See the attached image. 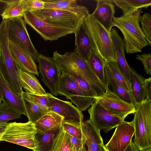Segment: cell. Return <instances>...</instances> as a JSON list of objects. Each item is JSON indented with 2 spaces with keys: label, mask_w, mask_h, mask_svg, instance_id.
Instances as JSON below:
<instances>
[{
  "label": "cell",
  "mask_w": 151,
  "mask_h": 151,
  "mask_svg": "<svg viewBox=\"0 0 151 151\" xmlns=\"http://www.w3.org/2000/svg\"><path fill=\"white\" fill-rule=\"evenodd\" d=\"M85 142L84 143L82 146L79 149L78 151H87L85 147Z\"/></svg>",
  "instance_id": "bcb514c9"
},
{
  "label": "cell",
  "mask_w": 151,
  "mask_h": 151,
  "mask_svg": "<svg viewBox=\"0 0 151 151\" xmlns=\"http://www.w3.org/2000/svg\"><path fill=\"white\" fill-rule=\"evenodd\" d=\"M63 119L51 111L46 113L34 125L37 131L44 132L54 128L62 127Z\"/></svg>",
  "instance_id": "cb8c5ba5"
},
{
  "label": "cell",
  "mask_w": 151,
  "mask_h": 151,
  "mask_svg": "<svg viewBox=\"0 0 151 151\" xmlns=\"http://www.w3.org/2000/svg\"><path fill=\"white\" fill-rule=\"evenodd\" d=\"M62 128L55 127L44 132L37 131L35 136L37 147L33 151H49Z\"/></svg>",
  "instance_id": "603a6c76"
},
{
  "label": "cell",
  "mask_w": 151,
  "mask_h": 151,
  "mask_svg": "<svg viewBox=\"0 0 151 151\" xmlns=\"http://www.w3.org/2000/svg\"><path fill=\"white\" fill-rule=\"evenodd\" d=\"M9 37L24 48L36 60L40 54L31 41L22 17L9 19Z\"/></svg>",
  "instance_id": "7c38bea8"
},
{
  "label": "cell",
  "mask_w": 151,
  "mask_h": 151,
  "mask_svg": "<svg viewBox=\"0 0 151 151\" xmlns=\"http://www.w3.org/2000/svg\"><path fill=\"white\" fill-rule=\"evenodd\" d=\"M9 41L12 58L19 68L39 76L37 65L31 54L15 41L10 39Z\"/></svg>",
  "instance_id": "9a60e30c"
},
{
  "label": "cell",
  "mask_w": 151,
  "mask_h": 151,
  "mask_svg": "<svg viewBox=\"0 0 151 151\" xmlns=\"http://www.w3.org/2000/svg\"><path fill=\"white\" fill-rule=\"evenodd\" d=\"M99 151H108L105 147L103 143L100 145Z\"/></svg>",
  "instance_id": "f6af8a7d"
},
{
  "label": "cell",
  "mask_w": 151,
  "mask_h": 151,
  "mask_svg": "<svg viewBox=\"0 0 151 151\" xmlns=\"http://www.w3.org/2000/svg\"><path fill=\"white\" fill-rule=\"evenodd\" d=\"M96 9L92 13L96 20L110 33L113 26V20L115 12L114 4L104 0H96Z\"/></svg>",
  "instance_id": "ffe728a7"
},
{
  "label": "cell",
  "mask_w": 151,
  "mask_h": 151,
  "mask_svg": "<svg viewBox=\"0 0 151 151\" xmlns=\"http://www.w3.org/2000/svg\"><path fill=\"white\" fill-rule=\"evenodd\" d=\"M44 9L68 12L85 19L89 14L87 8L78 5L76 0H43Z\"/></svg>",
  "instance_id": "ac0fdd59"
},
{
  "label": "cell",
  "mask_w": 151,
  "mask_h": 151,
  "mask_svg": "<svg viewBox=\"0 0 151 151\" xmlns=\"http://www.w3.org/2000/svg\"><path fill=\"white\" fill-rule=\"evenodd\" d=\"M81 128L86 138L88 151H99L100 145L103 143L100 131L89 120L82 122Z\"/></svg>",
  "instance_id": "44dd1931"
},
{
  "label": "cell",
  "mask_w": 151,
  "mask_h": 151,
  "mask_svg": "<svg viewBox=\"0 0 151 151\" xmlns=\"http://www.w3.org/2000/svg\"><path fill=\"white\" fill-rule=\"evenodd\" d=\"M37 130L34 125L26 123H9L0 137V141H5L18 145L34 150L37 147L35 138Z\"/></svg>",
  "instance_id": "5b68a950"
},
{
  "label": "cell",
  "mask_w": 151,
  "mask_h": 151,
  "mask_svg": "<svg viewBox=\"0 0 151 151\" xmlns=\"http://www.w3.org/2000/svg\"><path fill=\"white\" fill-rule=\"evenodd\" d=\"M105 90L102 95L95 97V102L123 120L129 114L135 113V106L120 98L109 88L107 84Z\"/></svg>",
  "instance_id": "30bf717a"
},
{
  "label": "cell",
  "mask_w": 151,
  "mask_h": 151,
  "mask_svg": "<svg viewBox=\"0 0 151 151\" xmlns=\"http://www.w3.org/2000/svg\"><path fill=\"white\" fill-rule=\"evenodd\" d=\"M104 71L106 84L111 86L113 92L123 101L128 103L133 104L135 107L137 103L132 96L127 92L116 80L105 64Z\"/></svg>",
  "instance_id": "484cf974"
},
{
  "label": "cell",
  "mask_w": 151,
  "mask_h": 151,
  "mask_svg": "<svg viewBox=\"0 0 151 151\" xmlns=\"http://www.w3.org/2000/svg\"><path fill=\"white\" fill-rule=\"evenodd\" d=\"M36 61L42 82L53 95L58 96V86L61 73L59 67L53 58L40 54Z\"/></svg>",
  "instance_id": "9c48e42d"
},
{
  "label": "cell",
  "mask_w": 151,
  "mask_h": 151,
  "mask_svg": "<svg viewBox=\"0 0 151 151\" xmlns=\"http://www.w3.org/2000/svg\"><path fill=\"white\" fill-rule=\"evenodd\" d=\"M7 4L4 0H0V16H1Z\"/></svg>",
  "instance_id": "7bdbcfd3"
},
{
  "label": "cell",
  "mask_w": 151,
  "mask_h": 151,
  "mask_svg": "<svg viewBox=\"0 0 151 151\" xmlns=\"http://www.w3.org/2000/svg\"><path fill=\"white\" fill-rule=\"evenodd\" d=\"M50 111L63 117V122L81 127L83 115L82 111L70 102L60 100L47 93Z\"/></svg>",
  "instance_id": "8fae6325"
},
{
  "label": "cell",
  "mask_w": 151,
  "mask_h": 151,
  "mask_svg": "<svg viewBox=\"0 0 151 151\" xmlns=\"http://www.w3.org/2000/svg\"><path fill=\"white\" fill-rule=\"evenodd\" d=\"M23 17L26 23L32 27L45 41L57 40L62 37L75 32L72 29L50 24L40 18L32 12L25 11Z\"/></svg>",
  "instance_id": "ba28073f"
},
{
  "label": "cell",
  "mask_w": 151,
  "mask_h": 151,
  "mask_svg": "<svg viewBox=\"0 0 151 151\" xmlns=\"http://www.w3.org/2000/svg\"><path fill=\"white\" fill-rule=\"evenodd\" d=\"M74 34L75 37L74 51L87 61L91 50L95 48L89 37L84 20Z\"/></svg>",
  "instance_id": "d6986e66"
},
{
  "label": "cell",
  "mask_w": 151,
  "mask_h": 151,
  "mask_svg": "<svg viewBox=\"0 0 151 151\" xmlns=\"http://www.w3.org/2000/svg\"><path fill=\"white\" fill-rule=\"evenodd\" d=\"M4 0L7 5L1 16L2 19H11L23 17L26 10L22 0Z\"/></svg>",
  "instance_id": "f1b7e54d"
},
{
  "label": "cell",
  "mask_w": 151,
  "mask_h": 151,
  "mask_svg": "<svg viewBox=\"0 0 151 151\" xmlns=\"http://www.w3.org/2000/svg\"><path fill=\"white\" fill-rule=\"evenodd\" d=\"M114 3L122 11L123 14L135 9L147 8L151 5V0H105Z\"/></svg>",
  "instance_id": "f546056e"
},
{
  "label": "cell",
  "mask_w": 151,
  "mask_h": 151,
  "mask_svg": "<svg viewBox=\"0 0 151 151\" xmlns=\"http://www.w3.org/2000/svg\"><path fill=\"white\" fill-rule=\"evenodd\" d=\"M28 94L45 112L47 113L51 111L47 94L42 95Z\"/></svg>",
  "instance_id": "8d00e7d4"
},
{
  "label": "cell",
  "mask_w": 151,
  "mask_h": 151,
  "mask_svg": "<svg viewBox=\"0 0 151 151\" xmlns=\"http://www.w3.org/2000/svg\"><path fill=\"white\" fill-rule=\"evenodd\" d=\"M104 64L109 68L116 80L125 90L133 96L130 85L120 69L116 62L111 60H104Z\"/></svg>",
  "instance_id": "4dcf8cb0"
},
{
  "label": "cell",
  "mask_w": 151,
  "mask_h": 151,
  "mask_svg": "<svg viewBox=\"0 0 151 151\" xmlns=\"http://www.w3.org/2000/svg\"><path fill=\"white\" fill-rule=\"evenodd\" d=\"M134 134L132 122L124 120L116 127L110 140L104 145L108 151H124L132 141Z\"/></svg>",
  "instance_id": "5bb4252c"
},
{
  "label": "cell",
  "mask_w": 151,
  "mask_h": 151,
  "mask_svg": "<svg viewBox=\"0 0 151 151\" xmlns=\"http://www.w3.org/2000/svg\"><path fill=\"white\" fill-rule=\"evenodd\" d=\"M133 120L134 143L139 151L151 147V102L147 98L137 104Z\"/></svg>",
  "instance_id": "3957f363"
},
{
  "label": "cell",
  "mask_w": 151,
  "mask_h": 151,
  "mask_svg": "<svg viewBox=\"0 0 151 151\" xmlns=\"http://www.w3.org/2000/svg\"><path fill=\"white\" fill-rule=\"evenodd\" d=\"M8 123L6 122H0V135L1 136L4 132Z\"/></svg>",
  "instance_id": "ee69618b"
},
{
  "label": "cell",
  "mask_w": 151,
  "mask_h": 151,
  "mask_svg": "<svg viewBox=\"0 0 151 151\" xmlns=\"http://www.w3.org/2000/svg\"><path fill=\"white\" fill-rule=\"evenodd\" d=\"M84 22L95 49L104 60L116 62L110 33L96 20L92 13L85 18Z\"/></svg>",
  "instance_id": "277c9868"
},
{
  "label": "cell",
  "mask_w": 151,
  "mask_h": 151,
  "mask_svg": "<svg viewBox=\"0 0 151 151\" xmlns=\"http://www.w3.org/2000/svg\"><path fill=\"white\" fill-rule=\"evenodd\" d=\"M142 10V9H137L120 17H113V26L117 27L123 34L127 53L141 52L143 48L150 45L139 25Z\"/></svg>",
  "instance_id": "6da1fadb"
},
{
  "label": "cell",
  "mask_w": 151,
  "mask_h": 151,
  "mask_svg": "<svg viewBox=\"0 0 151 151\" xmlns=\"http://www.w3.org/2000/svg\"><path fill=\"white\" fill-rule=\"evenodd\" d=\"M21 96L24 104L29 121L34 124L46 113L27 93L23 91Z\"/></svg>",
  "instance_id": "83f0119b"
},
{
  "label": "cell",
  "mask_w": 151,
  "mask_h": 151,
  "mask_svg": "<svg viewBox=\"0 0 151 151\" xmlns=\"http://www.w3.org/2000/svg\"><path fill=\"white\" fill-rule=\"evenodd\" d=\"M69 136L71 143L72 151H78L83 144L85 142V137L83 139H80L69 134Z\"/></svg>",
  "instance_id": "ab89813d"
},
{
  "label": "cell",
  "mask_w": 151,
  "mask_h": 151,
  "mask_svg": "<svg viewBox=\"0 0 151 151\" xmlns=\"http://www.w3.org/2000/svg\"><path fill=\"white\" fill-rule=\"evenodd\" d=\"M140 22L142 25L141 29L146 40L151 45V16L149 13H145L141 16Z\"/></svg>",
  "instance_id": "836d02e7"
},
{
  "label": "cell",
  "mask_w": 151,
  "mask_h": 151,
  "mask_svg": "<svg viewBox=\"0 0 151 151\" xmlns=\"http://www.w3.org/2000/svg\"><path fill=\"white\" fill-rule=\"evenodd\" d=\"M1 136H0V137H1Z\"/></svg>",
  "instance_id": "f907efd6"
},
{
  "label": "cell",
  "mask_w": 151,
  "mask_h": 151,
  "mask_svg": "<svg viewBox=\"0 0 151 151\" xmlns=\"http://www.w3.org/2000/svg\"><path fill=\"white\" fill-rule=\"evenodd\" d=\"M33 12L40 18L50 24L72 29L75 32L85 19L71 12L60 10L44 8Z\"/></svg>",
  "instance_id": "52a82bcc"
},
{
  "label": "cell",
  "mask_w": 151,
  "mask_h": 151,
  "mask_svg": "<svg viewBox=\"0 0 151 151\" xmlns=\"http://www.w3.org/2000/svg\"><path fill=\"white\" fill-rule=\"evenodd\" d=\"M62 127L64 131L73 137L80 139L85 138L81 127H78L70 124L62 122Z\"/></svg>",
  "instance_id": "d590c367"
},
{
  "label": "cell",
  "mask_w": 151,
  "mask_h": 151,
  "mask_svg": "<svg viewBox=\"0 0 151 151\" xmlns=\"http://www.w3.org/2000/svg\"><path fill=\"white\" fill-rule=\"evenodd\" d=\"M53 56L61 71H71L80 75L89 83L95 92L97 96L105 93L106 90L103 86L91 68L87 61L74 51L60 54L56 51L54 52Z\"/></svg>",
  "instance_id": "7a4b0ae2"
},
{
  "label": "cell",
  "mask_w": 151,
  "mask_h": 151,
  "mask_svg": "<svg viewBox=\"0 0 151 151\" xmlns=\"http://www.w3.org/2000/svg\"><path fill=\"white\" fill-rule=\"evenodd\" d=\"M130 87L133 96L137 104L146 98L144 89L145 79L143 76L130 68Z\"/></svg>",
  "instance_id": "4316f807"
},
{
  "label": "cell",
  "mask_w": 151,
  "mask_h": 151,
  "mask_svg": "<svg viewBox=\"0 0 151 151\" xmlns=\"http://www.w3.org/2000/svg\"><path fill=\"white\" fill-rule=\"evenodd\" d=\"M58 94L70 99L81 111L86 110L95 100L80 88L68 75L63 72L60 76Z\"/></svg>",
  "instance_id": "8992f818"
},
{
  "label": "cell",
  "mask_w": 151,
  "mask_h": 151,
  "mask_svg": "<svg viewBox=\"0 0 151 151\" xmlns=\"http://www.w3.org/2000/svg\"><path fill=\"white\" fill-rule=\"evenodd\" d=\"M124 151H139L138 148L132 141Z\"/></svg>",
  "instance_id": "b9f144b4"
},
{
  "label": "cell",
  "mask_w": 151,
  "mask_h": 151,
  "mask_svg": "<svg viewBox=\"0 0 151 151\" xmlns=\"http://www.w3.org/2000/svg\"><path fill=\"white\" fill-rule=\"evenodd\" d=\"M87 61L105 89L106 82L104 71V60L93 48L91 50Z\"/></svg>",
  "instance_id": "d4e9b609"
},
{
  "label": "cell",
  "mask_w": 151,
  "mask_h": 151,
  "mask_svg": "<svg viewBox=\"0 0 151 151\" xmlns=\"http://www.w3.org/2000/svg\"></svg>",
  "instance_id": "681fc988"
},
{
  "label": "cell",
  "mask_w": 151,
  "mask_h": 151,
  "mask_svg": "<svg viewBox=\"0 0 151 151\" xmlns=\"http://www.w3.org/2000/svg\"><path fill=\"white\" fill-rule=\"evenodd\" d=\"M61 72L68 75L76 83L91 97L95 98L97 96L95 92L89 83L80 75L71 71L63 70L61 71Z\"/></svg>",
  "instance_id": "d6a6232c"
},
{
  "label": "cell",
  "mask_w": 151,
  "mask_h": 151,
  "mask_svg": "<svg viewBox=\"0 0 151 151\" xmlns=\"http://www.w3.org/2000/svg\"><path fill=\"white\" fill-rule=\"evenodd\" d=\"M110 35L114 49L116 62L130 85L131 68L125 57L123 40L115 28H112Z\"/></svg>",
  "instance_id": "e0dca14e"
},
{
  "label": "cell",
  "mask_w": 151,
  "mask_h": 151,
  "mask_svg": "<svg viewBox=\"0 0 151 151\" xmlns=\"http://www.w3.org/2000/svg\"></svg>",
  "instance_id": "816d5d0a"
},
{
  "label": "cell",
  "mask_w": 151,
  "mask_h": 151,
  "mask_svg": "<svg viewBox=\"0 0 151 151\" xmlns=\"http://www.w3.org/2000/svg\"><path fill=\"white\" fill-rule=\"evenodd\" d=\"M26 11L33 12L44 8L45 3L41 0H22Z\"/></svg>",
  "instance_id": "74e56055"
},
{
  "label": "cell",
  "mask_w": 151,
  "mask_h": 151,
  "mask_svg": "<svg viewBox=\"0 0 151 151\" xmlns=\"http://www.w3.org/2000/svg\"><path fill=\"white\" fill-rule=\"evenodd\" d=\"M135 58L141 61L144 67V70L147 74L151 75V54L150 53L137 55Z\"/></svg>",
  "instance_id": "f35d334b"
},
{
  "label": "cell",
  "mask_w": 151,
  "mask_h": 151,
  "mask_svg": "<svg viewBox=\"0 0 151 151\" xmlns=\"http://www.w3.org/2000/svg\"><path fill=\"white\" fill-rule=\"evenodd\" d=\"M1 102H2V100L0 98V104L1 103Z\"/></svg>",
  "instance_id": "c3c4849f"
},
{
  "label": "cell",
  "mask_w": 151,
  "mask_h": 151,
  "mask_svg": "<svg viewBox=\"0 0 151 151\" xmlns=\"http://www.w3.org/2000/svg\"><path fill=\"white\" fill-rule=\"evenodd\" d=\"M22 115L14 112L6 106L3 103L0 104V122H6L20 118Z\"/></svg>",
  "instance_id": "e575fe53"
},
{
  "label": "cell",
  "mask_w": 151,
  "mask_h": 151,
  "mask_svg": "<svg viewBox=\"0 0 151 151\" xmlns=\"http://www.w3.org/2000/svg\"><path fill=\"white\" fill-rule=\"evenodd\" d=\"M89 120L99 130L106 133L116 127L124 120L114 115L94 102L88 109Z\"/></svg>",
  "instance_id": "4fadbf2b"
},
{
  "label": "cell",
  "mask_w": 151,
  "mask_h": 151,
  "mask_svg": "<svg viewBox=\"0 0 151 151\" xmlns=\"http://www.w3.org/2000/svg\"><path fill=\"white\" fill-rule=\"evenodd\" d=\"M139 151H151V147L148 148L144 150Z\"/></svg>",
  "instance_id": "7dc6e473"
},
{
  "label": "cell",
  "mask_w": 151,
  "mask_h": 151,
  "mask_svg": "<svg viewBox=\"0 0 151 151\" xmlns=\"http://www.w3.org/2000/svg\"><path fill=\"white\" fill-rule=\"evenodd\" d=\"M0 98L7 107L27 117L24 104L21 96L17 94L0 75Z\"/></svg>",
  "instance_id": "2e32d148"
},
{
  "label": "cell",
  "mask_w": 151,
  "mask_h": 151,
  "mask_svg": "<svg viewBox=\"0 0 151 151\" xmlns=\"http://www.w3.org/2000/svg\"><path fill=\"white\" fill-rule=\"evenodd\" d=\"M19 77L22 88L27 93L47 95V93L34 74L19 68Z\"/></svg>",
  "instance_id": "7402d4cb"
},
{
  "label": "cell",
  "mask_w": 151,
  "mask_h": 151,
  "mask_svg": "<svg viewBox=\"0 0 151 151\" xmlns=\"http://www.w3.org/2000/svg\"><path fill=\"white\" fill-rule=\"evenodd\" d=\"M144 89L145 97L151 102V77L145 79Z\"/></svg>",
  "instance_id": "60d3db41"
},
{
  "label": "cell",
  "mask_w": 151,
  "mask_h": 151,
  "mask_svg": "<svg viewBox=\"0 0 151 151\" xmlns=\"http://www.w3.org/2000/svg\"><path fill=\"white\" fill-rule=\"evenodd\" d=\"M49 151H72L69 134L62 128L55 139Z\"/></svg>",
  "instance_id": "1f68e13d"
}]
</instances>
